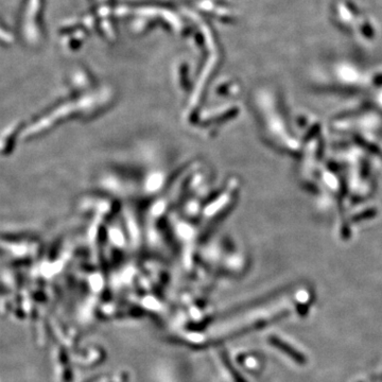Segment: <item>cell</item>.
Listing matches in <instances>:
<instances>
[{
    "label": "cell",
    "instance_id": "obj_1",
    "mask_svg": "<svg viewBox=\"0 0 382 382\" xmlns=\"http://www.w3.org/2000/svg\"><path fill=\"white\" fill-rule=\"evenodd\" d=\"M271 343L273 344L274 346H276L279 350H281L282 353H285L286 355H288L296 363L303 365V364H305L306 362H307V358H306L301 353V351L296 350L295 348H293L291 345H289L288 343L284 342L282 340H280V339H278L276 337H272L271 338Z\"/></svg>",
    "mask_w": 382,
    "mask_h": 382
}]
</instances>
